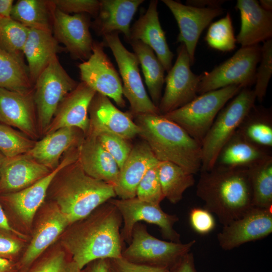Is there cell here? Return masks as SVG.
Returning a JSON list of instances; mask_svg holds the SVG:
<instances>
[{"instance_id": "cell-30", "label": "cell", "mask_w": 272, "mask_h": 272, "mask_svg": "<svg viewBox=\"0 0 272 272\" xmlns=\"http://www.w3.org/2000/svg\"><path fill=\"white\" fill-rule=\"evenodd\" d=\"M70 224L59 209L51 212L40 225L21 260L22 267L33 263Z\"/></svg>"}, {"instance_id": "cell-29", "label": "cell", "mask_w": 272, "mask_h": 272, "mask_svg": "<svg viewBox=\"0 0 272 272\" xmlns=\"http://www.w3.org/2000/svg\"><path fill=\"white\" fill-rule=\"evenodd\" d=\"M271 157L270 151L249 142L237 130L220 150L215 166L249 169Z\"/></svg>"}, {"instance_id": "cell-52", "label": "cell", "mask_w": 272, "mask_h": 272, "mask_svg": "<svg viewBox=\"0 0 272 272\" xmlns=\"http://www.w3.org/2000/svg\"><path fill=\"white\" fill-rule=\"evenodd\" d=\"M0 229L16 234L18 235H21L11 225L6 215V214L0 203Z\"/></svg>"}, {"instance_id": "cell-22", "label": "cell", "mask_w": 272, "mask_h": 272, "mask_svg": "<svg viewBox=\"0 0 272 272\" xmlns=\"http://www.w3.org/2000/svg\"><path fill=\"white\" fill-rule=\"evenodd\" d=\"M51 171L26 154L5 157L0 169V195L24 189Z\"/></svg>"}, {"instance_id": "cell-33", "label": "cell", "mask_w": 272, "mask_h": 272, "mask_svg": "<svg viewBox=\"0 0 272 272\" xmlns=\"http://www.w3.org/2000/svg\"><path fill=\"white\" fill-rule=\"evenodd\" d=\"M237 131L253 145L270 151L272 148V116L269 109L254 105Z\"/></svg>"}, {"instance_id": "cell-19", "label": "cell", "mask_w": 272, "mask_h": 272, "mask_svg": "<svg viewBox=\"0 0 272 272\" xmlns=\"http://www.w3.org/2000/svg\"><path fill=\"white\" fill-rule=\"evenodd\" d=\"M96 92L83 82L62 100L44 135L60 128L74 127L86 135L89 129V108Z\"/></svg>"}, {"instance_id": "cell-41", "label": "cell", "mask_w": 272, "mask_h": 272, "mask_svg": "<svg viewBox=\"0 0 272 272\" xmlns=\"http://www.w3.org/2000/svg\"><path fill=\"white\" fill-rule=\"evenodd\" d=\"M158 163L159 161L147 170L136 191V197L139 199L156 205H160L165 198L159 177Z\"/></svg>"}, {"instance_id": "cell-23", "label": "cell", "mask_w": 272, "mask_h": 272, "mask_svg": "<svg viewBox=\"0 0 272 272\" xmlns=\"http://www.w3.org/2000/svg\"><path fill=\"white\" fill-rule=\"evenodd\" d=\"M78 160L89 176L113 187L116 185L119 168L93 134L88 132L78 147Z\"/></svg>"}, {"instance_id": "cell-50", "label": "cell", "mask_w": 272, "mask_h": 272, "mask_svg": "<svg viewBox=\"0 0 272 272\" xmlns=\"http://www.w3.org/2000/svg\"><path fill=\"white\" fill-rule=\"evenodd\" d=\"M92 262L88 272H108V259H99Z\"/></svg>"}, {"instance_id": "cell-38", "label": "cell", "mask_w": 272, "mask_h": 272, "mask_svg": "<svg viewBox=\"0 0 272 272\" xmlns=\"http://www.w3.org/2000/svg\"><path fill=\"white\" fill-rule=\"evenodd\" d=\"M205 40L211 47L220 51H229L235 48L236 39L229 13L210 25Z\"/></svg>"}, {"instance_id": "cell-9", "label": "cell", "mask_w": 272, "mask_h": 272, "mask_svg": "<svg viewBox=\"0 0 272 272\" xmlns=\"http://www.w3.org/2000/svg\"><path fill=\"white\" fill-rule=\"evenodd\" d=\"M119 32L107 34L103 37L105 46L111 50L117 62L123 83V95L130 104V112L134 115L142 114H160L158 108L149 96L140 73L139 61L136 55L122 43Z\"/></svg>"}, {"instance_id": "cell-4", "label": "cell", "mask_w": 272, "mask_h": 272, "mask_svg": "<svg viewBox=\"0 0 272 272\" xmlns=\"http://www.w3.org/2000/svg\"><path fill=\"white\" fill-rule=\"evenodd\" d=\"M54 196L70 225L85 219L116 196L113 186L87 175L78 160L57 174Z\"/></svg>"}, {"instance_id": "cell-42", "label": "cell", "mask_w": 272, "mask_h": 272, "mask_svg": "<svg viewBox=\"0 0 272 272\" xmlns=\"http://www.w3.org/2000/svg\"><path fill=\"white\" fill-rule=\"evenodd\" d=\"M260 63L256 72L255 86L253 89L256 99L262 101L266 93L272 74V40L264 42L261 47Z\"/></svg>"}, {"instance_id": "cell-17", "label": "cell", "mask_w": 272, "mask_h": 272, "mask_svg": "<svg viewBox=\"0 0 272 272\" xmlns=\"http://www.w3.org/2000/svg\"><path fill=\"white\" fill-rule=\"evenodd\" d=\"M162 2L169 8L177 23L179 33L177 42L185 45L192 65L201 33L215 18L223 14V10L221 7L197 8L173 0Z\"/></svg>"}, {"instance_id": "cell-47", "label": "cell", "mask_w": 272, "mask_h": 272, "mask_svg": "<svg viewBox=\"0 0 272 272\" xmlns=\"http://www.w3.org/2000/svg\"><path fill=\"white\" fill-rule=\"evenodd\" d=\"M8 233L0 229V257L11 260V257L20 251L21 245Z\"/></svg>"}, {"instance_id": "cell-46", "label": "cell", "mask_w": 272, "mask_h": 272, "mask_svg": "<svg viewBox=\"0 0 272 272\" xmlns=\"http://www.w3.org/2000/svg\"><path fill=\"white\" fill-rule=\"evenodd\" d=\"M108 262L112 272H167L168 270L164 267L135 263L122 257L108 259Z\"/></svg>"}, {"instance_id": "cell-25", "label": "cell", "mask_w": 272, "mask_h": 272, "mask_svg": "<svg viewBox=\"0 0 272 272\" xmlns=\"http://www.w3.org/2000/svg\"><path fill=\"white\" fill-rule=\"evenodd\" d=\"M236 8L241 17L240 30L236 39L241 47L271 39L272 11L264 10L255 0H238Z\"/></svg>"}, {"instance_id": "cell-3", "label": "cell", "mask_w": 272, "mask_h": 272, "mask_svg": "<svg viewBox=\"0 0 272 272\" xmlns=\"http://www.w3.org/2000/svg\"><path fill=\"white\" fill-rule=\"evenodd\" d=\"M139 134L159 161L175 164L195 174L201 166V144L175 122L158 114L133 115Z\"/></svg>"}, {"instance_id": "cell-51", "label": "cell", "mask_w": 272, "mask_h": 272, "mask_svg": "<svg viewBox=\"0 0 272 272\" xmlns=\"http://www.w3.org/2000/svg\"><path fill=\"white\" fill-rule=\"evenodd\" d=\"M13 0H0V19L11 18Z\"/></svg>"}, {"instance_id": "cell-34", "label": "cell", "mask_w": 272, "mask_h": 272, "mask_svg": "<svg viewBox=\"0 0 272 272\" xmlns=\"http://www.w3.org/2000/svg\"><path fill=\"white\" fill-rule=\"evenodd\" d=\"M158 172L164 197L172 203L180 201L184 191L195 183L193 174L171 162L159 161Z\"/></svg>"}, {"instance_id": "cell-5", "label": "cell", "mask_w": 272, "mask_h": 272, "mask_svg": "<svg viewBox=\"0 0 272 272\" xmlns=\"http://www.w3.org/2000/svg\"><path fill=\"white\" fill-rule=\"evenodd\" d=\"M253 90L243 88L220 111L201 144L200 171L212 169L218 154L255 105Z\"/></svg>"}, {"instance_id": "cell-7", "label": "cell", "mask_w": 272, "mask_h": 272, "mask_svg": "<svg viewBox=\"0 0 272 272\" xmlns=\"http://www.w3.org/2000/svg\"><path fill=\"white\" fill-rule=\"evenodd\" d=\"M55 56L41 73L33 89L39 133L45 134L63 98L78 85Z\"/></svg>"}, {"instance_id": "cell-53", "label": "cell", "mask_w": 272, "mask_h": 272, "mask_svg": "<svg viewBox=\"0 0 272 272\" xmlns=\"http://www.w3.org/2000/svg\"><path fill=\"white\" fill-rule=\"evenodd\" d=\"M15 267L11 260L0 257V272H14Z\"/></svg>"}, {"instance_id": "cell-43", "label": "cell", "mask_w": 272, "mask_h": 272, "mask_svg": "<svg viewBox=\"0 0 272 272\" xmlns=\"http://www.w3.org/2000/svg\"><path fill=\"white\" fill-rule=\"evenodd\" d=\"M25 272H85L62 251H57L43 259Z\"/></svg>"}, {"instance_id": "cell-44", "label": "cell", "mask_w": 272, "mask_h": 272, "mask_svg": "<svg viewBox=\"0 0 272 272\" xmlns=\"http://www.w3.org/2000/svg\"><path fill=\"white\" fill-rule=\"evenodd\" d=\"M52 2L56 8L64 13L87 14L95 18L100 5L97 0H52Z\"/></svg>"}, {"instance_id": "cell-32", "label": "cell", "mask_w": 272, "mask_h": 272, "mask_svg": "<svg viewBox=\"0 0 272 272\" xmlns=\"http://www.w3.org/2000/svg\"><path fill=\"white\" fill-rule=\"evenodd\" d=\"M128 43L141 64L150 98L158 107L165 83V69L149 46L139 40L130 41Z\"/></svg>"}, {"instance_id": "cell-15", "label": "cell", "mask_w": 272, "mask_h": 272, "mask_svg": "<svg viewBox=\"0 0 272 272\" xmlns=\"http://www.w3.org/2000/svg\"><path fill=\"white\" fill-rule=\"evenodd\" d=\"M78 159V147L69 150L64 153L59 165L47 175L20 191L1 194V199L25 223L30 224L57 173Z\"/></svg>"}, {"instance_id": "cell-55", "label": "cell", "mask_w": 272, "mask_h": 272, "mask_svg": "<svg viewBox=\"0 0 272 272\" xmlns=\"http://www.w3.org/2000/svg\"><path fill=\"white\" fill-rule=\"evenodd\" d=\"M5 158V157L2 153H0V169H1V165Z\"/></svg>"}, {"instance_id": "cell-40", "label": "cell", "mask_w": 272, "mask_h": 272, "mask_svg": "<svg viewBox=\"0 0 272 272\" xmlns=\"http://www.w3.org/2000/svg\"><path fill=\"white\" fill-rule=\"evenodd\" d=\"M88 132L95 135L101 145L115 161L120 169L129 156L132 147L129 140L105 131L89 129Z\"/></svg>"}, {"instance_id": "cell-39", "label": "cell", "mask_w": 272, "mask_h": 272, "mask_svg": "<svg viewBox=\"0 0 272 272\" xmlns=\"http://www.w3.org/2000/svg\"><path fill=\"white\" fill-rule=\"evenodd\" d=\"M36 141L11 126L0 123V153L10 158L27 153Z\"/></svg>"}, {"instance_id": "cell-11", "label": "cell", "mask_w": 272, "mask_h": 272, "mask_svg": "<svg viewBox=\"0 0 272 272\" xmlns=\"http://www.w3.org/2000/svg\"><path fill=\"white\" fill-rule=\"evenodd\" d=\"M109 201L116 207L122 217L123 225L120 234L124 242L130 243L133 227L137 223L144 221L158 226L165 239L181 242L180 235L174 228V224L179 220L178 217L165 212L160 205L145 201L137 197L112 198Z\"/></svg>"}, {"instance_id": "cell-31", "label": "cell", "mask_w": 272, "mask_h": 272, "mask_svg": "<svg viewBox=\"0 0 272 272\" xmlns=\"http://www.w3.org/2000/svg\"><path fill=\"white\" fill-rule=\"evenodd\" d=\"M55 9L52 1L19 0L13 5L11 18L29 29L52 33Z\"/></svg>"}, {"instance_id": "cell-21", "label": "cell", "mask_w": 272, "mask_h": 272, "mask_svg": "<svg viewBox=\"0 0 272 272\" xmlns=\"http://www.w3.org/2000/svg\"><path fill=\"white\" fill-rule=\"evenodd\" d=\"M158 4L157 0L150 1L145 13L142 15L130 27L127 42L139 40L149 46L168 73L172 66L174 54L169 47L165 32L160 24Z\"/></svg>"}, {"instance_id": "cell-35", "label": "cell", "mask_w": 272, "mask_h": 272, "mask_svg": "<svg viewBox=\"0 0 272 272\" xmlns=\"http://www.w3.org/2000/svg\"><path fill=\"white\" fill-rule=\"evenodd\" d=\"M0 88L22 93L33 91L24 61L0 48Z\"/></svg>"}, {"instance_id": "cell-2", "label": "cell", "mask_w": 272, "mask_h": 272, "mask_svg": "<svg viewBox=\"0 0 272 272\" xmlns=\"http://www.w3.org/2000/svg\"><path fill=\"white\" fill-rule=\"evenodd\" d=\"M196 193L203 208L216 215L223 226L253 207L248 169L215 165L200 171Z\"/></svg>"}, {"instance_id": "cell-56", "label": "cell", "mask_w": 272, "mask_h": 272, "mask_svg": "<svg viewBox=\"0 0 272 272\" xmlns=\"http://www.w3.org/2000/svg\"><path fill=\"white\" fill-rule=\"evenodd\" d=\"M108 272H112V271L111 270V269L110 268V267L109 268Z\"/></svg>"}, {"instance_id": "cell-20", "label": "cell", "mask_w": 272, "mask_h": 272, "mask_svg": "<svg viewBox=\"0 0 272 272\" xmlns=\"http://www.w3.org/2000/svg\"><path fill=\"white\" fill-rule=\"evenodd\" d=\"M0 123L16 127L33 140L38 138L33 91L22 93L0 88Z\"/></svg>"}, {"instance_id": "cell-12", "label": "cell", "mask_w": 272, "mask_h": 272, "mask_svg": "<svg viewBox=\"0 0 272 272\" xmlns=\"http://www.w3.org/2000/svg\"><path fill=\"white\" fill-rule=\"evenodd\" d=\"M102 42L94 41L90 57L78 65L82 82L96 93L112 99L121 108L125 107L122 83L118 73L104 51Z\"/></svg>"}, {"instance_id": "cell-36", "label": "cell", "mask_w": 272, "mask_h": 272, "mask_svg": "<svg viewBox=\"0 0 272 272\" xmlns=\"http://www.w3.org/2000/svg\"><path fill=\"white\" fill-rule=\"evenodd\" d=\"M254 207L272 208V157L248 169Z\"/></svg>"}, {"instance_id": "cell-14", "label": "cell", "mask_w": 272, "mask_h": 272, "mask_svg": "<svg viewBox=\"0 0 272 272\" xmlns=\"http://www.w3.org/2000/svg\"><path fill=\"white\" fill-rule=\"evenodd\" d=\"M271 209L253 207L241 217L223 226L217 235L221 248L230 250L270 235L272 232Z\"/></svg>"}, {"instance_id": "cell-27", "label": "cell", "mask_w": 272, "mask_h": 272, "mask_svg": "<svg viewBox=\"0 0 272 272\" xmlns=\"http://www.w3.org/2000/svg\"><path fill=\"white\" fill-rule=\"evenodd\" d=\"M159 161L144 141L132 146L130 153L119 169L117 182L113 187L120 199L136 197L137 187L147 170Z\"/></svg>"}, {"instance_id": "cell-49", "label": "cell", "mask_w": 272, "mask_h": 272, "mask_svg": "<svg viewBox=\"0 0 272 272\" xmlns=\"http://www.w3.org/2000/svg\"><path fill=\"white\" fill-rule=\"evenodd\" d=\"M225 2L222 0H188L186 3L187 5L197 8H216L221 7Z\"/></svg>"}, {"instance_id": "cell-13", "label": "cell", "mask_w": 272, "mask_h": 272, "mask_svg": "<svg viewBox=\"0 0 272 272\" xmlns=\"http://www.w3.org/2000/svg\"><path fill=\"white\" fill-rule=\"evenodd\" d=\"M190 65L186 47L181 43L175 62L165 78L166 87L158 107L160 114L180 108L198 96L200 75L194 74Z\"/></svg>"}, {"instance_id": "cell-37", "label": "cell", "mask_w": 272, "mask_h": 272, "mask_svg": "<svg viewBox=\"0 0 272 272\" xmlns=\"http://www.w3.org/2000/svg\"><path fill=\"white\" fill-rule=\"evenodd\" d=\"M29 29L11 18L0 19V48L24 61Z\"/></svg>"}, {"instance_id": "cell-26", "label": "cell", "mask_w": 272, "mask_h": 272, "mask_svg": "<svg viewBox=\"0 0 272 272\" xmlns=\"http://www.w3.org/2000/svg\"><path fill=\"white\" fill-rule=\"evenodd\" d=\"M95 20L91 24L99 36L121 32L128 41L130 23L144 0H101Z\"/></svg>"}, {"instance_id": "cell-1", "label": "cell", "mask_w": 272, "mask_h": 272, "mask_svg": "<svg viewBox=\"0 0 272 272\" xmlns=\"http://www.w3.org/2000/svg\"><path fill=\"white\" fill-rule=\"evenodd\" d=\"M79 221L64 244L80 269L97 259L122 257V219L114 205L108 200Z\"/></svg>"}, {"instance_id": "cell-45", "label": "cell", "mask_w": 272, "mask_h": 272, "mask_svg": "<svg viewBox=\"0 0 272 272\" xmlns=\"http://www.w3.org/2000/svg\"><path fill=\"white\" fill-rule=\"evenodd\" d=\"M189 220L192 228L197 233L205 235L213 231L216 222L212 214L201 208H193L189 215Z\"/></svg>"}, {"instance_id": "cell-6", "label": "cell", "mask_w": 272, "mask_h": 272, "mask_svg": "<svg viewBox=\"0 0 272 272\" xmlns=\"http://www.w3.org/2000/svg\"><path fill=\"white\" fill-rule=\"evenodd\" d=\"M242 88L240 86L232 85L207 92L162 115L178 124L201 144L220 111Z\"/></svg>"}, {"instance_id": "cell-18", "label": "cell", "mask_w": 272, "mask_h": 272, "mask_svg": "<svg viewBox=\"0 0 272 272\" xmlns=\"http://www.w3.org/2000/svg\"><path fill=\"white\" fill-rule=\"evenodd\" d=\"M89 129L105 131L129 140L139 134V128L129 111L117 108L107 97L96 93L89 108Z\"/></svg>"}, {"instance_id": "cell-54", "label": "cell", "mask_w": 272, "mask_h": 272, "mask_svg": "<svg viewBox=\"0 0 272 272\" xmlns=\"http://www.w3.org/2000/svg\"><path fill=\"white\" fill-rule=\"evenodd\" d=\"M260 7L265 11H271L272 1L271 0H260L259 2Z\"/></svg>"}, {"instance_id": "cell-10", "label": "cell", "mask_w": 272, "mask_h": 272, "mask_svg": "<svg viewBox=\"0 0 272 272\" xmlns=\"http://www.w3.org/2000/svg\"><path fill=\"white\" fill-rule=\"evenodd\" d=\"M261 58V47H241L226 61L210 72L200 75L197 94L232 85L248 87L255 83L257 64Z\"/></svg>"}, {"instance_id": "cell-48", "label": "cell", "mask_w": 272, "mask_h": 272, "mask_svg": "<svg viewBox=\"0 0 272 272\" xmlns=\"http://www.w3.org/2000/svg\"><path fill=\"white\" fill-rule=\"evenodd\" d=\"M167 272H197L192 252H189L170 267Z\"/></svg>"}, {"instance_id": "cell-8", "label": "cell", "mask_w": 272, "mask_h": 272, "mask_svg": "<svg viewBox=\"0 0 272 272\" xmlns=\"http://www.w3.org/2000/svg\"><path fill=\"white\" fill-rule=\"evenodd\" d=\"M195 242V240L182 243L159 239L139 222L133 228L130 242L122 251V257L135 263L169 269L190 252Z\"/></svg>"}, {"instance_id": "cell-16", "label": "cell", "mask_w": 272, "mask_h": 272, "mask_svg": "<svg viewBox=\"0 0 272 272\" xmlns=\"http://www.w3.org/2000/svg\"><path fill=\"white\" fill-rule=\"evenodd\" d=\"M88 15H70L55 9L52 32L58 43L75 59L87 60L92 52L94 41L90 27Z\"/></svg>"}, {"instance_id": "cell-28", "label": "cell", "mask_w": 272, "mask_h": 272, "mask_svg": "<svg viewBox=\"0 0 272 272\" xmlns=\"http://www.w3.org/2000/svg\"><path fill=\"white\" fill-rule=\"evenodd\" d=\"M65 50L52 33L30 29L23 54L27 63L30 80L34 85L38 77L57 54Z\"/></svg>"}, {"instance_id": "cell-24", "label": "cell", "mask_w": 272, "mask_h": 272, "mask_svg": "<svg viewBox=\"0 0 272 272\" xmlns=\"http://www.w3.org/2000/svg\"><path fill=\"white\" fill-rule=\"evenodd\" d=\"M85 136L83 131L78 128H61L36 141L34 147L26 154L53 170L59 165L62 155L79 147Z\"/></svg>"}]
</instances>
